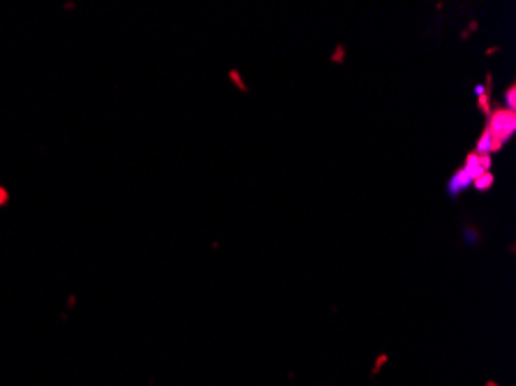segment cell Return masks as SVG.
I'll use <instances>...</instances> for the list:
<instances>
[{"label": "cell", "mask_w": 516, "mask_h": 386, "mask_svg": "<svg viewBox=\"0 0 516 386\" xmlns=\"http://www.w3.org/2000/svg\"><path fill=\"white\" fill-rule=\"evenodd\" d=\"M493 183H496V176L491 171H484V173H479L475 180H472V185H475V190L477 192H489L491 187H493Z\"/></svg>", "instance_id": "cell-3"}, {"label": "cell", "mask_w": 516, "mask_h": 386, "mask_svg": "<svg viewBox=\"0 0 516 386\" xmlns=\"http://www.w3.org/2000/svg\"><path fill=\"white\" fill-rule=\"evenodd\" d=\"M486 130L493 137V153L503 151V146L514 137V132H516V111H510V109H505V107L491 109Z\"/></svg>", "instance_id": "cell-1"}, {"label": "cell", "mask_w": 516, "mask_h": 386, "mask_svg": "<svg viewBox=\"0 0 516 386\" xmlns=\"http://www.w3.org/2000/svg\"><path fill=\"white\" fill-rule=\"evenodd\" d=\"M229 79L234 81V86H236L239 90H243V93H248V86H246V81L241 79V74H239L236 69H229Z\"/></svg>", "instance_id": "cell-6"}, {"label": "cell", "mask_w": 516, "mask_h": 386, "mask_svg": "<svg viewBox=\"0 0 516 386\" xmlns=\"http://www.w3.org/2000/svg\"><path fill=\"white\" fill-rule=\"evenodd\" d=\"M500 51V47H491V49H486V55H491V54H498Z\"/></svg>", "instance_id": "cell-10"}, {"label": "cell", "mask_w": 516, "mask_h": 386, "mask_svg": "<svg viewBox=\"0 0 516 386\" xmlns=\"http://www.w3.org/2000/svg\"><path fill=\"white\" fill-rule=\"evenodd\" d=\"M472 180H475V176H472V171L470 169H465V166H461L458 171L452 176V178L447 180V192L452 199H456L461 192H465V187L472 185Z\"/></svg>", "instance_id": "cell-2"}, {"label": "cell", "mask_w": 516, "mask_h": 386, "mask_svg": "<svg viewBox=\"0 0 516 386\" xmlns=\"http://www.w3.org/2000/svg\"><path fill=\"white\" fill-rule=\"evenodd\" d=\"M331 62H336V65H343V62H345V49L340 47V44H338L336 51L331 54Z\"/></svg>", "instance_id": "cell-7"}, {"label": "cell", "mask_w": 516, "mask_h": 386, "mask_svg": "<svg viewBox=\"0 0 516 386\" xmlns=\"http://www.w3.org/2000/svg\"><path fill=\"white\" fill-rule=\"evenodd\" d=\"M5 201H7V190L0 187V204H5Z\"/></svg>", "instance_id": "cell-9"}, {"label": "cell", "mask_w": 516, "mask_h": 386, "mask_svg": "<svg viewBox=\"0 0 516 386\" xmlns=\"http://www.w3.org/2000/svg\"><path fill=\"white\" fill-rule=\"evenodd\" d=\"M484 93H489V90L484 88L482 83H479V86H475V95H477V97H479V95H484Z\"/></svg>", "instance_id": "cell-8"}, {"label": "cell", "mask_w": 516, "mask_h": 386, "mask_svg": "<svg viewBox=\"0 0 516 386\" xmlns=\"http://www.w3.org/2000/svg\"><path fill=\"white\" fill-rule=\"evenodd\" d=\"M505 109H510V111H514V107H516V86L512 83V86H507V90H505Z\"/></svg>", "instance_id": "cell-5"}, {"label": "cell", "mask_w": 516, "mask_h": 386, "mask_svg": "<svg viewBox=\"0 0 516 386\" xmlns=\"http://www.w3.org/2000/svg\"><path fill=\"white\" fill-rule=\"evenodd\" d=\"M477 109L482 111L484 116H491V93H484V95L477 97Z\"/></svg>", "instance_id": "cell-4"}]
</instances>
